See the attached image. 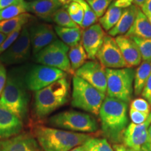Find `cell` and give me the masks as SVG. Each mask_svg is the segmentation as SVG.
Listing matches in <instances>:
<instances>
[{
    "label": "cell",
    "instance_id": "1",
    "mask_svg": "<svg viewBox=\"0 0 151 151\" xmlns=\"http://www.w3.org/2000/svg\"><path fill=\"white\" fill-rule=\"evenodd\" d=\"M98 116L106 138L114 143L122 142L124 132L129 124L128 103L106 96Z\"/></svg>",
    "mask_w": 151,
    "mask_h": 151
},
{
    "label": "cell",
    "instance_id": "2",
    "mask_svg": "<svg viewBox=\"0 0 151 151\" xmlns=\"http://www.w3.org/2000/svg\"><path fill=\"white\" fill-rule=\"evenodd\" d=\"M24 74L11 71L7 74L4 89L0 96V105L18 116L22 122L28 118L29 95Z\"/></svg>",
    "mask_w": 151,
    "mask_h": 151
},
{
    "label": "cell",
    "instance_id": "3",
    "mask_svg": "<svg viewBox=\"0 0 151 151\" xmlns=\"http://www.w3.org/2000/svg\"><path fill=\"white\" fill-rule=\"evenodd\" d=\"M35 133L38 143L44 151H70L92 137L86 134L43 126L36 127Z\"/></svg>",
    "mask_w": 151,
    "mask_h": 151
},
{
    "label": "cell",
    "instance_id": "4",
    "mask_svg": "<svg viewBox=\"0 0 151 151\" xmlns=\"http://www.w3.org/2000/svg\"><path fill=\"white\" fill-rule=\"evenodd\" d=\"M69 83L67 77L52 83L35 94V112L39 118H44L67 102Z\"/></svg>",
    "mask_w": 151,
    "mask_h": 151
},
{
    "label": "cell",
    "instance_id": "5",
    "mask_svg": "<svg viewBox=\"0 0 151 151\" xmlns=\"http://www.w3.org/2000/svg\"><path fill=\"white\" fill-rule=\"evenodd\" d=\"M72 86L71 106L98 116L106 94L76 76H73L72 78Z\"/></svg>",
    "mask_w": 151,
    "mask_h": 151
},
{
    "label": "cell",
    "instance_id": "6",
    "mask_svg": "<svg viewBox=\"0 0 151 151\" xmlns=\"http://www.w3.org/2000/svg\"><path fill=\"white\" fill-rule=\"evenodd\" d=\"M107 96L129 103L134 94V67L106 69Z\"/></svg>",
    "mask_w": 151,
    "mask_h": 151
},
{
    "label": "cell",
    "instance_id": "7",
    "mask_svg": "<svg viewBox=\"0 0 151 151\" xmlns=\"http://www.w3.org/2000/svg\"><path fill=\"white\" fill-rule=\"evenodd\" d=\"M48 123L52 127L79 133H93L99 129V124L93 116L76 111L57 113L49 118Z\"/></svg>",
    "mask_w": 151,
    "mask_h": 151
},
{
    "label": "cell",
    "instance_id": "8",
    "mask_svg": "<svg viewBox=\"0 0 151 151\" xmlns=\"http://www.w3.org/2000/svg\"><path fill=\"white\" fill-rule=\"evenodd\" d=\"M69 50V47L58 39L34 55L35 60L41 65L57 68L64 72L74 75L68 57Z\"/></svg>",
    "mask_w": 151,
    "mask_h": 151
},
{
    "label": "cell",
    "instance_id": "9",
    "mask_svg": "<svg viewBox=\"0 0 151 151\" xmlns=\"http://www.w3.org/2000/svg\"><path fill=\"white\" fill-rule=\"evenodd\" d=\"M67 76L59 69L40 64L30 67L24 74V80L28 90L37 92Z\"/></svg>",
    "mask_w": 151,
    "mask_h": 151
},
{
    "label": "cell",
    "instance_id": "10",
    "mask_svg": "<svg viewBox=\"0 0 151 151\" xmlns=\"http://www.w3.org/2000/svg\"><path fill=\"white\" fill-rule=\"evenodd\" d=\"M31 50L29 29L24 26L16 41L0 55V62L6 65L23 63L29 58Z\"/></svg>",
    "mask_w": 151,
    "mask_h": 151
},
{
    "label": "cell",
    "instance_id": "11",
    "mask_svg": "<svg viewBox=\"0 0 151 151\" xmlns=\"http://www.w3.org/2000/svg\"><path fill=\"white\" fill-rule=\"evenodd\" d=\"M96 59L106 69H121L129 67L124 60L115 37L106 35L102 46L97 54Z\"/></svg>",
    "mask_w": 151,
    "mask_h": 151
},
{
    "label": "cell",
    "instance_id": "12",
    "mask_svg": "<svg viewBox=\"0 0 151 151\" xmlns=\"http://www.w3.org/2000/svg\"><path fill=\"white\" fill-rule=\"evenodd\" d=\"M106 68L97 60H90L74 72L80 77L103 93H106L107 78Z\"/></svg>",
    "mask_w": 151,
    "mask_h": 151
},
{
    "label": "cell",
    "instance_id": "13",
    "mask_svg": "<svg viewBox=\"0 0 151 151\" xmlns=\"http://www.w3.org/2000/svg\"><path fill=\"white\" fill-rule=\"evenodd\" d=\"M151 124V118L148 115L146 121L141 124L129 123L123 134L122 142L127 148L134 151H141L148 138V127Z\"/></svg>",
    "mask_w": 151,
    "mask_h": 151
},
{
    "label": "cell",
    "instance_id": "14",
    "mask_svg": "<svg viewBox=\"0 0 151 151\" xmlns=\"http://www.w3.org/2000/svg\"><path fill=\"white\" fill-rule=\"evenodd\" d=\"M105 36V31L99 23L94 24L83 30L81 42L86 50L88 59L96 60Z\"/></svg>",
    "mask_w": 151,
    "mask_h": 151
},
{
    "label": "cell",
    "instance_id": "15",
    "mask_svg": "<svg viewBox=\"0 0 151 151\" xmlns=\"http://www.w3.org/2000/svg\"><path fill=\"white\" fill-rule=\"evenodd\" d=\"M29 32L32 52L34 55L58 39L54 28L50 24L44 23L34 24L29 27Z\"/></svg>",
    "mask_w": 151,
    "mask_h": 151
},
{
    "label": "cell",
    "instance_id": "16",
    "mask_svg": "<svg viewBox=\"0 0 151 151\" xmlns=\"http://www.w3.org/2000/svg\"><path fill=\"white\" fill-rule=\"evenodd\" d=\"M23 122L9 109L0 105V139H6L20 133Z\"/></svg>",
    "mask_w": 151,
    "mask_h": 151
},
{
    "label": "cell",
    "instance_id": "17",
    "mask_svg": "<svg viewBox=\"0 0 151 151\" xmlns=\"http://www.w3.org/2000/svg\"><path fill=\"white\" fill-rule=\"evenodd\" d=\"M115 39L128 66L134 67L140 65L142 58L134 41L125 35L118 36L115 37Z\"/></svg>",
    "mask_w": 151,
    "mask_h": 151
},
{
    "label": "cell",
    "instance_id": "18",
    "mask_svg": "<svg viewBox=\"0 0 151 151\" xmlns=\"http://www.w3.org/2000/svg\"><path fill=\"white\" fill-rule=\"evenodd\" d=\"M61 7V4L55 0H33L27 2V12L45 20H51L54 13Z\"/></svg>",
    "mask_w": 151,
    "mask_h": 151
},
{
    "label": "cell",
    "instance_id": "19",
    "mask_svg": "<svg viewBox=\"0 0 151 151\" xmlns=\"http://www.w3.org/2000/svg\"><path fill=\"white\" fill-rule=\"evenodd\" d=\"M139 9L136 5L132 4L124 9L117 24L108 32V35L112 37L125 35L134 22Z\"/></svg>",
    "mask_w": 151,
    "mask_h": 151
},
{
    "label": "cell",
    "instance_id": "20",
    "mask_svg": "<svg viewBox=\"0 0 151 151\" xmlns=\"http://www.w3.org/2000/svg\"><path fill=\"white\" fill-rule=\"evenodd\" d=\"M8 151H44L38 141L28 134H21L9 140Z\"/></svg>",
    "mask_w": 151,
    "mask_h": 151
},
{
    "label": "cell",
    "instance_id": "21",
    "mask_svg": "<svg viewBox=\"0 0 151 151\" xmlns=\"http://www.w3.org/2000/svg\"><path fill=\"white\" fill-rule=\"evenodd\" d=\"M125 36L135 37L142 39H151V24L147 16L140 9L132 27Z\"/></svg>",
    "mask_w": 151,
    "mask_h": 151
},
{
    "label": "cell",
    "instance_id": "22",
    "mask_svg": "<svg viewBox=\"0 0 151 151\" xmlns=\"http://www.w3.org/2000/svg\"><path fill=\"white\" fill-rule=\"evenodd\" d=\"M57 36L62 42L68 46L73 47L76 46L81 41L82 30L78 27H62L55 26L54 27Z\"/></svg>",
    "mask_w": 151,
    "mask_h": 151
},
{
    "label": "cell",
    "instance_id": "23",
    "mask_svg": "<svg viewBox=\"0 0 151 151\" xmlns=\"http://www.w3.org/2000/svg\"><path fill=\"white\" fill-rule=\"evenodd\" d=\"M151 74V61H143L135 71L134 94L140 95L147 80Z\"/></svg>",
    "mask_w": 151,
    "mask_h": 151
},
{
    "label": "cell",
    "instance_id": "24",
    "mask_svg": "<svg viewBox=\"0 0 151 151\" xmlns=\"http://www.w3.org/2000/svg\"><path fill=\"white\" fill-rule=\"evenodd\" d=\"M124 9L115 6L113 3L109 6L104 16L99 18V24L104 31H110L116 25L120 20Z\"/></svg>",
    "mask_w": 151,
    "mask_h": 151
},
{
    "label": "cell",
    "instance_id": "25",
    "mask_svg": "<svg viewBox=\"0 0 151 151\" xmlns=\"http://www.w3.org/2000/svg\"><path fill=\"white\" fill-rule=\"evenodd\" d=\"M31 18L32 16L29 13H24L14 18L0 22V32L8 35L18 28L24 27Z\"/></svg>",
    "mask_w": 151,
    "mask_h": 151
},
{
    "label": "cell",
    "instance_id": "26",
    "mask_svg": "<svg viewBox=\"0 0 151 151\" xmlns=\"http://www.w3.org/2000/svg\"><path fill=\"white\" fill-rule=\"evenodd\" d=\"M68 57L73 72L82 67L88 60V55L81 42L69 48Z\"/></svg>",
    "mask_w": 151,
    "mask_h": 151
},
{
    "label": "cell",
    "instance_id": "27",
    "mask_svg": "<svg viewBox=\"0 0 151 151\" xmlns=\"http://www.w3.org/2000/svg\"><path fill=\"white\" fill-rule=\"evenodd\" d=\"M24 13H27V1L24 0L16 4L11 5L0 10V22L14 18Z\"/></svg>",
    "mask_w": 151,
    "mask_h": 151
},
{
    "label": "cell",
    "instance_id": "28",
    "mask_svg": "<svg viewBox=\"0 0 151 151\" xmlns=\"http://www.w3.org/2000/svg\"><path fill=\"white\" fill-rule=\"evenodd\" d=\"M51 20L57 24V26L62 27H78L77 25L69 16V13L65 7L57 10L52 16Z\"/></svg>",
    "mask_w": 151,
    "mask_h": 151
},
{
    "label": "cell",
    "instance_id": "29",
    "mask_svg": "<svg viewBox=\"0 0 151 151\" xmlns=\"http://www.w3.org/2000/svg\"><path fill=\"white\" fill-rule=\"evenodd\" d=\"M83 146L86 151H114L106 139L91 137Z\"/></svg>",
    "mask_w": 151,
    "mask_h": 151
},
{
    "label": "cell",
    "instance_id": "30",
    "mask_svg": "<svg viewBox=\"0 0 151 151\" xmlns=\"http://www.w3.org/2000/svg\"><path fill=\"white\" fill-rule=\"evenodd\" d=\"M73 1H75L80 4L82 6L83 9L84 18L81 27L83 28V29H86V28H88L96 24L99 18H98L97 15L95 14V13L94 12L91 7L90 6V5L87 3L86 0H73Z\"/></svg>",
    "mask_w": 151,
    "mask_h": 151
},
{
    "label": "cell",
    "instance_id": "31",
    "mask_svg": "<svg viewBox=\"0 0 151 151\" xmlns=\"http://www.w3.org/2000/svg\"><path fill=\"white\" fill-rule=\"evenodd\" d=\"M134 41L140 51L143 61H151V39L129 37Z\"/></svg>",
    "mask_w": 151,
    "mask_h": 151
},
{
    "label": "cell",
    "instance_id": "32",
    "mask_svg": "<svg viewBox=\"0 0 151 151\" xmlns=\"http://www.w3.org/2000/svg\"><path fill=\"white\" fill-rule=\"evenodd\" d=\"M69 16L77 25L81 27L84 18V11L82 6L75 1H72L65 7Z\"/></svg>",
    "mask_w": 151,
    "mask_h": 151
},
{
    "label": "cell",
    "instance_id": "33",
    "mask_svg": "<svg viewBox=\"0 0 151 151\" xmlns=\"http://www.w3.org/2000/svg\"><path fill=\"white\" fill-rule=\"evenodd\" d=\"M90 5L98 18L104 16L106 11L111 4L113 0H86Z\"/></svg>",
    "mask_w": 151,
    "mask_h": 151
},
{
    "label": "cell",
    "instance_id": "34",
    "mask_svg": "<svg viewBox=\"0 0 151 151\" xmlns=\"http://www.w3.org/2000/svg\"><path fill=\"white\" fill-rule=\"evenodd\" d=\"M129 109L140 111L147 114L150 113V105L148 101L143 98L139 97L132 100L130 103Z\"/></svg>",
    "mask_w": 151,
    "mask_h": 151
},
{
    "label": "cell",
    "instance_id": "35",
    "mask_svg": "<svg viewBox=\"0 0 151 151\" xmlns=\"http://www.w3.org/2000/svg\"><path fill=\"white\" fill-rule=\"evenodd\" d=\"M23 27H20L18 29L11 32V34L7 35L6 39H5V41H4V43L1 44V46H0V55L3 52H4L6 50H7L9 47H10L11 45L14 43L18 37L20 35V32H21L22 28Z\"/></svg>",
    "mask_w": 151,
    "mask_h": 151
},
{
    "label": "cell",
    "instance_id": "36",
    "mask_svg": "<svg viewBox=\"0 0 151 151\" xmlns=\"http://www.w3.org/2000/svg\"><path fill=\"white\" fill-rule=\"evenodd\" d=\"M129 118L130 120H131L132 123L139 124L146 122L149 114L134 110V109H129Z\"/></svg>",
    "mask_w": 151,
    "mask_h": 151
},
{
    "label": "cell",
    "instance_id": "37",
    "mask_svg": "<svg viewBox=\"0 0 151 151\" xmlns=\"http://www.w3.org/2000/svg\"><path fill=\"white\" fill-rule=\"evenodd\" d=\"M141 94L143 99L147 100L151 106V74L147 80Z\"/></svg>",
    "mask_w": 151,
    "mask_h": 151
},
{
    "label": "cell",
    "instance_id": "38",
    "mask_svg": "<svg viewBox=\"0 0 151 151\" xmlns=\"http://www.w3.org/2000/svg\"><path fill=\"white\" fill-rule=\"evenodd\" d=\"M7 80V72L4 66L0 62V96L2 93Z\"/></svg>",
    "mask_w": 151,
    "mask_h": 151
},
{
    "label": "cell",
    "instance_id": "39",
    "mask_svg": "<svg viewBox=\"0 0 151 151\" xmlns=\"http://www.w3.org/2000/svg\"><path fill=\"white\" fill-rule=\"evenodd\" d=\"M113 4L115 6L124 9L133 4V1L132 0H116Z\"/></svg>",
    "mask_w": 151,
    "mask_h": 151
},
{
    "label": "cell",
    "instance_id": "40",
    "mask_svg": "<svg viewBox=\"0 0 151 151\" xmlns=\"http://www.w3.org/2000/svg\"><path fill=\"white\" fill-rule=\"evenodd\" d=\"M22 1L23 0H0V10L10 6L11 5L16 4Z\"/></svg>",
    "mask_w": 151,
    "mask_h": 151
},
{
    "label": "cell",
    "instance_id": "41",
    "mask_svg": "<svg viewBox=\"0 0 151 151\" xmlns=\"http://www.w3.org/2000/svg\"><path fill=\"white\" fill-rule=\"evenodd\" d=\"M141 10L146 16L151 14V0H147L141 7Z\"/></svg>",
    "mask_w": 151,
    "mask_h": 151
},
{
    "label": "cell",
    "instance_id": "42",
    "mask_svg": "<svg viewBox=\"0 0 151 151\" xmlns=\"http://www.w3.org/2000/svg\"><path fill=\"white\" fill-rule=\"evenodd\" d=\"M143 148H146L148 151H151V124L149 126L148 130V138H147L146 142L145 143Z\"/></svg>",
    "mask_w": 151,
    "mask_h": 151
},
{
    "label": "cell",
    "instance_id": "43",
    "mask_svg": "<svg viewBox=\"0 0 151 151\" xmlns=\"http://www.w3.org/2000/svg\"><path fill=\"white\" fill-rule=\"evenodd\" d=\"M9 140L0 141V151H8Z\"/></svg>",
    "mask_w": 151,
    "mask_h": 151
},
{
    "label": "cell",
    "instance_id": "44",
    "mask_svg": "<svg viewBox=\"0 0 151 151\" xmlns=\"http://www.w3.org/2000/svg\"><path fill=\"white\" fill-rule=\"evenodd\" d=\"M133 1V4L137 6L140 8L144 4V3L146 2L147 0H132Z\"/></svg>",
    "mask_w": 151,
    "mask_h": 151
},
{
    "label": "cell",
    "instance_id": "45",
    "mask_svg": "<svg viewBox=\"0 0 151 151\" xmlns=\"http://www.w3.org/2000/svg\"><path fill=\"white\" fill-rule=\"evenodd\" d=\"M72 1L73 0H58V1H59V2L62 4V6L64 7H66L67 6L69 5Z\"/></svg>",
    "mask_w": 151,
    "mask_h": 151
},
{
    "label": "cell",
    "instance_id": "46",
    "mask_svg": "<svg viewBox=\"0 0 151 151\" xmlns=\"http://www.w3.org/2000/svg\"><path fill=\"white\" fill-rule=\"evenodd\" d=\"M6 37H7L6 35H4V34H3L2 32H0V46H1V44H2L4 41H5V39H6Z\"/></svg>",
    "mask_w": 151,
    "mask_h": 151
},
{
    "label": "cell",
    "instance_id": "47",
    "mask_svg": "<svg viewBox=\"0 0 151 151\" xmlns=\"http://www.w3.org/2000/svg\"><path fill=\"white\" fill-rule=\"evenodd\" d=\"M70 151H86V149H85L84 146H83V145H81V146H77V147H76V148H73L72 150H71Z\"/></svg>",
    "mask_w": 151,
    "mask_h": 151
},
{
    "label": "cell",
    "instance_id": "48",
    "mask_svg": "<svg viewBox=\"0 0 151 151\" xmlns=\"http://www.w3.org/2000/svg\"><path fill=\"white\" fill-rule=\"evenodd\" d=\"M147 16V18H148L149 21H150V24H151V14H150V15H148V16Z\"/></svg>",
    "mask_w": 151,
    "mask_h": 151
},
{
    "label": "cell",
    "instance_id": "49",
    "mask_svg": "<svg viewBox=\"0 0 151 151\" xmlns=\"http://www.w3.org/2000/svg\"><path fill=\"white\" fill-rule=\"evenodd\" d=\"M126 151H134V150H132V149H129V148H127V150H126Z\"/></svg>",
    "mask_w": 151,
    "mask_h": 151
},
{
    "label": "cell",
    "instance_id": "50",
    "mask_svg": "<svg viewBox=\"0 0 151 151\" xmlns=\"http://www.w3.org/2000/svg\"><path fill=\"white\" fill-rule=\"evenodd\" d=\"M141 151H148V150H146V148H142V150H141Z\"/></svg>",
    "mask_w": 151,
    "mask_h": 151
},
{
    "label": "cell",
    "instance_id": "51",
    "mask_svg": "<svg viewBox=\"0 0 151 151\" xmlns=\"http://www.w3.org/2000/svg\"><path fill=\"white\" fill-rule=\"evenodd\" d=\"M149 116H150V118H151V111H150V113H149Z\"/></svg>",
    "mask_w": 151,
    "mask_h": 151
},
{
    "label": "cell",
    "instance_id": "52",
    "mask_svg": "<svg viewBox=\"0 0 151 151\" xmlns=\"http://www.w3.org/2000/svg\"><path fill=\"white\" fill-rule=\"evenodd\" d=\"M55 1H58V0H55Z\"/></svg>",
    "mask_w": 151,
    "mask_h": 151
},
{
    "label": "cell",
    "instance_id": "53",
    "mask_svg": "<svg viewBox=\"0 0 151 151\" xmlns=\"http://www.w3.org/2000/svg\"><path fill=\"white\" fill-rule=\"evenodd\" d=\"M32 1H33V0H32Z\"/></svg>",
    "mask_w": 151,
    "mask_h": 151
}]
</instances>
